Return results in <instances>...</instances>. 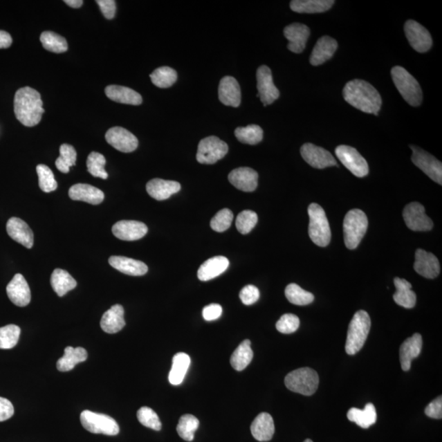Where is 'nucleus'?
<instances>
[{"label": "nucleus", "mask_w": 442, "mask_h": 442, "mask_svg": "<svg viewBox=\"0 0 442 442\" xmlns=\"http://www.w3.org/2000/svg\"><path fill=\"white\" fill-rule=\"evenodd\" d=\"M342 93L344 100L355 109L378 116L382 106V98L372 84L365 80H351L344 87Z\"/></svg>", "instance_id": "1"}, {"label": "nucleus", "mask_w": 442, "mask_h": 442, "mask_svg": "<svg viewBox=\"0 0 442 442\" xmlns=\"http://www.w3.org/2000/svg\"><path fill=\"white\" fill-rule=\"evenodd\" d=\"M15 113L17 119L24 126H37L44 113L40 93L30 87L19 89L15 93Z\"/></svg>", "instance_id": "2"}, {"label": "nucleus", "mask_w": 442, "mask_h": 442, "mask_svg": "<svg viewBox=\"0 0 442 442\" xmlns=\"http://www.w3.org/2000/svg\"><path fill=\"white\" fill-rule=\"evenodd\" d=\"M371 320L367 312L357 311L348 328L346 351L348 355H356L365 345L368 338Z\"/></svg>", "instance_id": "3"}, {"label": "nucleus", "mask_w": 442, "mask_h": 442, "mask_svg": "<svg viewBox=\"0 0 442 442\" xmlns=\"http://www.w3.org/2000/svg\"><path fill=\"white\" fill-rule=\"evenodd\" d=\"M391 74L393 82L404 100L413 107L421 105L423 92L417 80L399 66H394Z\"/></svg>", "instance_id": "4"}, {"label": "nucleus", "mask_w": 442, "mask_h": 442, "mask_svg": "<svg viewBox=\"0 0 442 442\" xmlns=\"http://www.w3.org/2000/svg\"><path fill=\"white\" fill-rule=\"evenodd\" d=\"M368 218L360 209L348 212L343 221L344 241L348 249L358 247L368 229Z\"/></svg>", "instance_id": "5"}, {"label": "nucleus", "mask_w": 442, "mask_h": 442, "mask_svg": "<svg viewBox=\"0 0 442 442\" xmlns=\"http://www.w3.org/2000/svg\"><path fill=\"white\" fill-rule=\"evenodd\" d=\"M310 217V238L319 247H327L331 240V230L324 210L317 203H311L308 208Z\"/></svg>", "instance_id": "6"}, {"label": "nucleus", "mask_w": 442, "mask_h": 442, "mask_svg": "<svg viewBox=\"0 0 442 442\" xmlns=\"http://www.w3.org/2000/svg\"><path fill=\"white\" fill-rule=\"evenodd\" d=\"M288 389L299 394L311 396L318 389L320 378L314 369L301 368L289 373L285 378Z\"/></svg>", "instance_id": "7"}, {"label": "nucleus", "mask_w": 442, "mask_h": 442, "mask_svg": "<svg viewBox=\"0 0 442 442\" xmlns=\"http://www.w3.org/2000/svg\"><path fill=\"white\" fill-rule=\"evenodd\" d=\"M80 423L84 430L95 434L116 436L120 432L118 423L114 418L107 414L92 412L91 410H84L80 414Z\"/></svg>", "instance_id": "8"}, {"label": "nucleus", "mask_w": 442, "mask_h": 442, "mask_svg": "<svg viewBox=\"0 0 442 442\" xmlns=\"http://www.w3.org/2000/svg\"><path fill=\"white\" fill-rule=\"evenodd\" d=\"M229 151L225 142L216 136H209L201 140L199 145L196 160L201 164H215Z\"/></svg>", "instance_id": "9"}, {"label": "nucleus", "mask_w": 442, "mask_h": 442, "mask_svg": "<svg viewBox=\"0 0 442 442\" xmlns=\"http://www.w3.org/2000/svg\"><path fill=\"white\" fill-rule=\"evenodd\" d=\"M335 154L344 166L354 176L362 178L368 175L369 165L354 147L340 145L335 150Z\"/></svg>", "instance_id": "10"}, {"label": "nucleus", "mask_w": 442, "mask_h": 442, "mask_svg": "<svg viewBox=\"0 0 442 442\" xmlns=\"http://www.w3.org/2000/svg\"><path fill=\"white\" fill-rule=\"evenodd\" d=\"M413 151L412 162L433 181L442 185V164L440 160L421 147L410 146Z\"/></svg>", "instance_id": "11"}, {"label": "nucleus", "mask_w": 442, "mask_h": 442, "mask_svg": "<svg viewBox=\"0 0 442 442\" xmlns=\"http://www.w3.org/2000/svg\"><path fill=\"white\" fill-rule=\"evenodd\" d=\"M257 97L261 98L263 105L273 104L278 100L280 93L275 86L271 70L267 66H261L257 71Z\"/></svg>", "instance_id": "12"}, {"label": "nucleus", "mask_w": 442, "mask_h": 442, "mask_svg": "<svg viewBox=\"0 0 442 442\" xmlns=\"http://www.w3.org/2000/svg\"><path fill=\"white\" fill-rule=\"evenodd\" d=\"M405 33L410 46L415 51L425 53L432 46V39L430 31L417 21L409 20L405 24Z\"/></svg>", "instance_id": "13"}, {"label": "nucleus", "mask_w": 442, "mask_h": 442, "mask_svg": "<svg viewBox=\"0 0 442 442\" xmlns=\"http://www.w3.org/2000/svg\"><path fill=\"white\" fill-rule=\"evenodd\" d=\"M405 225L413 231H430L432 229L433 222L426 215L425 208L418 203L407 205L403 211Z\"/></svg>", "instance_id": "14"}, {"label": "nucleus", "mask_w": 442, "mask_h": 442, "mask_svg": "<svg viewBox=\"0 0 442 442\" xmlns=\"http://www.w3.org/2000/svg\"><path fill=\"white\" fill-rule=\"evenodd\" d=\"M303 159L312 167L324 169L337 166L336 160L329 151L313 144H305L301 147Z\"/></svg>", "instance_id": "15"}, {"label": "nucleus", "mask_w": 442, "mask_h": 442, "mask_svg": "<svg viewBox=\"0 0 442 442\" xmlns=\"http://www.w3.org/2000/svg\"><path fill=\"white\" fill-rule=\"evenodd\" d=\"M105 138L111 146L122 153H132L138 146L136 136L122 127L111 128L107 131Z\"/></svg>", "instance_id": "16"}, {"label": "nucleus", "mask_w": 442, "mask_h": 442, "mask_svg": "<svg viewBox=\"0 0 442 442\" xmlns=\"http://www.w3.org/2000/svg\"><path fill=\"white\" fill-rule=\"evenodd\" d=\"M414 269L419 275L427 279L436 278L441 270L439 259L423 249H418L415 252Z\"/></svg>", "instance_id": "17"}, {"label": "nucleus", "mask_w": 442, "mask_h": 442, "mask_svg": "<svg viewBox=\"0 0 442 442\" xmlns=\"http://www.w3.org/2000/svg\"><path fill=\"white\" fill-rule=\"evenodd\" d=\"M8 298L13 304L24 307L29 304L31 300L30 289L24 276L17 274L13 277L6 288Z\"/></svg>", "instance_id": "18"}, {"label": "nucleus", "mask_w": 442, "mask_h": 442, "mask_svg": "<svg viewBox=\"0 0 442 442\" xmlns=\"http://www.w3.org/2000/svg\"><path fill=\"white\" fill-rule=\"evenodd\" d=\"M284 37L288 40V48L295 53L304 51L306 42L310 37V28L302 24H293L286 26Z\"/></svg>", "instance_id": "19"}, {"label": "nucleus", "mask_w": 442, "mask_h": 442, "mask_svg": "<svg viewBox=\"0 0 442 442\" xmlns=\"http://www.w3.org/2000/svg\"><path fill=\"white\" fill-rule=\"evenodd\" d=\"M113 234L123 241H136L144 238L147 229L145 223L136 221H120L113 227Z\"/></svg>", "instance_id": "20"}, {"label": "nucleus", "mask_w": 442, "mask_h": 442, "mask_svg": "<svg viewBox=\"0 0 442 442\" xmlns=\"http://www.w3.org/2000/svg\"><path fill=\"white\" fill-rule=\"evenodd\" d=\"M6 228L8 234L11 239L24 246L26 248H33L34 234L24 221L19 218L12 217L8 220Z\"/></svg>", "instance_id": "21"}, {"label": "nucleus", "mask_w": 442, "mask_h": 442, "mask_svg": "<svg viewBox=\"0 0 442 442\" xmlns=\"http://www.w3.org/2000/svg\"><path fill=\"white\" fill-rule=\"evenodd\" d=\"M229 181L237 189L253 192L258 185V173L249 167H239L230 173Z\"/></svg>", "instance_id": "22"}, {"label": "nucleus", "mask_w": 442, "mask_h": 442, "mask_svg": "<svg viewBox=\"0 0 442 442\" xmlns=\"http://www.w3.org/2000/svg\"><path fill=\"white\" fill-rule=\"evenodd\" d=\"M423 347L422 336L415 333L401 344L400 347V360L401 368L407 372L412 368V360L421 355Z\"/></svg>", "instance_id": "23"}, {"label": "nucleus", "mask_w": 442, "mask_h": 442, "mask_svg": "<svg viewBox=\"0 0 442 442\" xmlns=\"http://www.w3.org/2000/svg\"><path fill=\"white\" fill-rule=\"evenodd\" d=\"M241 98V89L237 80L232 77L221 79L219 86V100L222 104L238 108Z\"/></svg>", "instance_id": "24"}, {"label": "nucleus", "mask_w": 442, "mask_h": 442, "mask_svg": "<svg viewBox=\"0 0 442 442\" xmlns=\"http://www.w3.org/2000/svg\"><path fill=\"white\" fill-rule=\"evenodd\" d=\"M181 189L180 183L172 181H164L162 178H154L147 183L146 190L151 198L158 200H167L176 194Z\"/></svg>", "instance_id": "25"}, {"label": "nucleus", "mask_w": 442, "mask_h": 442, "mask_svg": "<svg viewBox=\"0 0 442 442\" xmlns=\"http://www.w3.org/2000/svg\"><path fill=\"white\" fill-rule=\"evenodd\" d=\"M338 46L337 40L328 37V35L319 39L311 55V65L319 66L331 59L336 52Z\"/></svg>", "instance_id": "26"}, {"label": "nucleus", "mask_w": 442, "mask_h": 442, "mask_svg": "<svg viewBox=\"0 0 442 442\" xmlns=\"http://www.w3.org/2000/svg\"><path fill=\"white\" fill-rule=\"evenodd\" d=\"M68 194L71 199L82 201L92 205H98L104 200V192L96 187L86 184H77L71 187Z\"/></svg>", "instance_id": "27"}, {"label": "nucleus", "mask_w": 442, "mask_h": 442, "mask_svg": "<svg viewBox=\"0 0 442 442\" xmlns=\"http://www.w3.org/2000/svg\"><path fill=\"white\" fill-rule=\"evenodd\" d=\"M109 262L114 269L131 276L145 275L149 270L145 263L131 258L113 256L109 258Z\"/></svg>", "instance_id": "28"}, {"label": "nucleus", "mask_w": 442, "mask_h": 442, "mask_svg": "<svg viewBox=\"0 0 442 442\" xmlns=\"http://www.w3.org/2000/svg\"><path fill=\"white\" fill-rule=\"evenodd\" d=\"M124 308L120 305H115L107 311L102 315L100 326L107 333L113 334L120 331L126 325L124 319Z\"/></svg>", "instance_id": "29"}, {"label": "nucleus", "mask_w": 442, "mask_h": 442, "mask_svg": "<svg viewBox=\"0 0 442 442\" xmlns=\"http://www.w3.org/2000/svg\"><path fill=\"white\" fill-rule=\"evenodd\" d=\"M230 266V261L225 257L218 256L208 259L198 271V277L201 281H209L217 278L224 273Z\"/></svg>", "instance_id": "30"}, {"label": "nucleus", "mask_w": 442, "mask_h": 442, "mask_svg": "<svg viewBox=\"0 0 442 442\" xmlns=\"http://www.w3.org/2000/svg\"><path fill=\"white\" fill-rule=\"evenodd\" d=\"M252 434L259 441H269L275 434V423L271 415L261 413L254 419L251 425Z\"/></svg>", "instance_id": "31"}, {"label": "nucleus", "mask_w": 442, "mask_h": 442, "mask_svg": "<svg viewBox=\"0 0 442 442\" xmlns=\"http://www.w3.org/2000/svg\"><path fill=\"white\" fill-rule=\"evenodd\" d=\"M105 93L111 100L119 104L140 105L142 102L140 93L125 86H109L106 87Z\"/></svg>", "instance_id": "32"}, {"label": "nucleus", "mask_w": 442, "mask_h": 442, "mask_svg": "<svg viewBox=\"0 0 442 442\" xmlns=\"http://www.w3.org/2000/svg\"><path fill=\"white\" fill-rule=\"evenodd\" d=\"M394 284L396 291L393 299L397 305L412 309L416 304V294L412 291V285L407 280L395 278Z\"/></svg>", "instance_id": "33"}, {"label": "nucleus", "mask_w": 442, "mask_h": 442, "mask_svg": "<svg viewBox=\"0 0 442 442\" xmlns=\"http://www.w3.org/2000/svg\"><path fill=\"white\" fill-rule=\"evenodd\" d=\"M64 353V356L57 362V368L60 372L71 371L75 365L84 362L88 358L87 351L82 347H66Z\"/></svg>", "instance_id": "34"}, {"label": "nucleus", "mask_w": 442, "mask_h": 442, "mask_svg": "<svg viewBox=\"0 0 442 442\" xmlns=\"http://www.w3.org/2000/svg\"><path fill=\"white\" fill-rule=\"evenodd\" d=\"M334 3L333 0H293L290 8L298 13H320L329 10Z\"/></svg>", "instance_id": "35"}, {"label": "nucleus", "mask_w": 442, "mask_h": 442, "mask_svg": "<svg viewBox=\"0 0 442 442\" xmlns=\"http://www.w3.org/2000/svg\"><path fill=\"white\" fill-rule=\"evenodd\" d=\"M190 365L189 355L180 352L173 357L172 367L169 374V382L174 386L180 385L184 381Z\"/></svg>", "instance_id": "36"}, {"label": "nucleus", "mask_w": 442, "mask_h": 442, "mask_svg": "<svg viewBox=\"0 0 442 442\" xmlns=\"http://www.w3.org/2000/svg\"><path fill=\"white\" fill-rule=\"evenodd\" d=\"M51 286L59 297H64L71 290L77 287V281L68 271L62 269L53 270L50 279Z\"/></svg>", "instance_id": "37"}, {"label": "nucleus", "mask_w": 442, "mask_h": 442, "mask_svg": "<svg viewBox=\"0 0 442 442\" xmlns=\"http://www.w3.org/2000/svg\"><path fill=\"white\" fill-rule=\"evenodd\" d=\"M347 418L360 427L368 428L376 423V409L372 403L366 405L364 409L351 408L347 412Z\"/></svg>", "instance_id": "38"}, {"label": "nucleus", "mask_w": 442, "mask_h": 442, "mask_svg": "<svg viewBox=\"0 0 442 442\" xmlns=\"http://www.w3.org/2000/svg\"><path fill=\"white\" fill-rule=\"evenodd\" d=\"M252 358L251 342L245 340L234 351L230 358V364L237 371H242L251 363Z\"/></svg>", "instance_id": "39"}, {"label": "nucleus", "mask_w": 442, "mask_h": 442, "mask_svg": "<svg viewBox=\"0 0 442 442\" xmlns=\"http://www.w3.org/2000/svg\"><path fill=\"white\" fill-rule=\"evenodd\" d=\"M40 42L46 50L55 53L68 51V44L64 37L53 31H44L40 35Z\"/></svg>", "instance_id": "40"}, {"label": "nucleus", "mask_w": 442, "mask_h": 442, "mask_svg": "<svg viewBox=\"0 0 442 442\" xmlns=\"http://www.w3.org/2000/svg\"><path fill=\"white\" fill-rule=\"evenodd\" d=\"M285 296L289 302L297 306H306L315 300L314 295L302 289L296 284L287 286L285 289Z\"/></svg>", "instance_id": "41"}, {"label": "nucleus", "mask_w": 442, "mask_h": 442, "mask_svg": "<svg viewBox=\"0 0 442 442\" xmlns=\"http://www.w3.org/2000/svg\"><path fill=\"white\" fill-rule=\"evenodd\" d=\"M234 135L243 144L256 145L263 140V129L257 125H249L246 127H238Z\"/></svg>", "instance_id": "42"}, {"label": "nucleus", "mask_w": 442, "mask_h": 442, "mask_svg": "<svg viewBox=\"0 0 442 442\" xmlns=\"http://www.w3.org/2000/svg\"><path fill=\"white\" fill-rule=\"evenodd\" d=\"M150 78L154 86L160 89H166L172 86L176 82L177 73L169 66H162V68L156 69L150 75Z\"/></svg>", "instance_id": "43"}, {"label": "nucleus", "mask_w": 442, "mask_h": 442, "mask_svg": "<svg viewBox=\"0 0 442 442\" xmlns=\"http://www.w3.org/2000/svg\"><path fill=\"white\" fill-rule=\"evenodd\" d=\"M77 154L73 146L64 144L60 147V156L56 160V167L62 173L68 174L70 167L75 166Z\"/></svg>", "instance_id": "44"}, {"label": "nucleus", "mask_w": 442, "mask_h": 442, "mask_svg": "<svg viewBox=\"0 0 442 442\" xmlns=\"http://www.w3.org/2000/svg\"><path fill=\"white\" fill-rule=\"evenodd\" d=\"M199 427V421L194 415L185 414L180 418L176 428L178 436L187 441L194 439V433Z\"/></svg>", "instance_id": "45"}, {"label": "nucleus", "mask_w": 442, "mask_h": 442, "mask_svg": "<svg viewBox=\"0 0 442 442\" xmlns=\"http://www.w3.org/2000/svg\"><path fill=\"white\" fill-rule=\"evenodd\" d=\"M21 329L15 324L0 328V349H12L19 342Z\"/></svg>", "instance_id": "46"}, {"label": "nucleus", "mask_w": 442, "mask_h": 442, "mask_svg": "<svg viewBox=\"0 0 442 442\" xmlns=\"http://www.w3.org/2000/svg\"><path fill=\"white\" fill-rule=\"evenodd\" d=\"M106 158L104 155L92 151L87 158V169L93 177H98L102 180L109 178V174L105 171Z\"/></svg>", "instance_id": "47"}, {"label": "nucleus", "mask_w": 442, "mask_h": 442, "mask_svg": "<svg viewBox=\"0 0 442 442\" xmlns=\"http://www.w3.org/2000/svg\"><path fill=\"white\" fill-rule=\"evenodd\" d=\"M39 177V186L44 193H51L57 189V183L51 169L46 165L40 164L37 167Z\"/></svg>", "instance_id": "48"}, {"label": "nucleus", "mask_w": 442, "mask_h": 442, "mask_svg": "<svg viewBox=\"0 0 442 442\" xmlns=\"http://www.w3.org/2000/svg\"><path fill=\"white\" fill-rule=\"evenodd\" d=\"M258 217L256 212L246 210L239 214L236 219V227L239 233L248 234L256 226Z\"/></svg>", "instance_id": "49"}, {"label": "nucleus", "mask_w": 442, "mask_h": 442, "mask_svg": "<svg viewBox=\"0 0 442 442\" xmlns=\"http://www.w3.org/2000/svg\"><path fill=\"white\" fill-rule=\"evenodd\" d=\"M137 418L138 421L145 427H149L155 431L162 430V423H160L158 415L149 407H142L138 410Z\"/></svg>", "instance_id": "50"}, {"label": "nucleus", "mask_w": 442, "mask_h": 442, "mask_svg": "<svg viewBox=\"0 0 442 442\" xmlns=\"http://www.w3.org/2000/svg\"><path fill=\"white\" fill-rule=\"evenodd\" d=\"M233 212L230 209H222L219 212L211 221V227L214 231L218 233L225 232L230 227L232 221H233Z\"/></svg>", "instance_id": "51"}, {"label": "nucleus", "mask_w": 442, "mask_h": 442, "mask_svg": "<svg viewBox=\"0 0 442 442\" xmlns=\"http://www.w3.org/2000/svg\"><path fill=\"white\" fill-rule=\"evenodd\" d=\"M300 326V320L293 314H285L276 324V329L279 332L289 334L296 332Z\"/></svg>", "instance_id": "52"}, {"label": "nucleus", "mask_w": 442, "mask_h": 442, "mask_svg": "<svg viewBox=\"0 0 442 442\" xmlns=\"http://www.w3.org/2000/svg\"><path fill=\"white\" fill-rule=\"evenodd\" d=\"M239 297L244 305L251 306L260 298V291L255 286L247 285L241 290Z\"/></svg>", "instance_id": "53"}, {"label": "nucleus", "mask_w": 442, "mask_h": 442, "mask_svg": "<svg viewBox=\"0 0 442 442\" xmlns=\"http://www.w3.org/2000/svg\"><path fill=\"white\" fill-rule=\"evenodd\" d=\"M96 3L100 6L105 19L109 20L114 19L116 11H117V4L114 0H97Z\"/></svg>", "instance_id": "54"}, {"label": "nucleus", "mask_w": 442, "mask_h": 442, "mask_svg": "<svg viewBox=\"0 0 442 442\" xmlns=\"http://www.w3.org/2000/svg\"><path fill=\"white\" fill-rule=\"evenodd\" d=\"M425 414L427 417L436 419L442 418V397L440 396L432 401L425 409Z\"/></svg>", "instance_id": "55"}, {"label": "nucleus", "mask_w": 442, "mask_h": 442, "mask_svg": "<svg viewBox=\"0 0 442 442\" xmlns=\"http://www.w3.org/2000/svg\"><path fill=\"white\" fill-rule=\"evenodd\" d=\"M15 414V408L11 401L0 397V422L6 421Z\"/></svg>", "instance_id": "56"}, {"label": "nucleus", "mask_w": 442, "mask_h": 442, "mask_svg": "<svg viewBox=\"0 0 442 442\" xmlns=\"http://www.w3.org/2000/svg\"><path fill=\"white\" fill-rule=\"evenodd\" d=\"M222 315V307L219 304H211L204 307L203 316L205 320H216Z\"/></svg>", "instance_id": "57"}, {"label": "nucleus", "mask_w": 442, "mask_h": 442, "mask_svg": "<svg viewBox=\"0 0 442 442\" xmlns=\"http://www.w3.org/2000/svg\"><path fill=\"white\" fill-rule=\"evenodd\" d=\"M12 39L10 33L0 30V49L8 48L12 46Z\"/></svg>", "instance_id": "58"}, {"label": "nucleus", "mask_w": 442, "mask_h": 442, "mask_svg": "<svg viewBox=\"0 0 442 442\" xmlns=\"http://www.w3.org/2000/svg\"><path fill=\"white\" fill-rule=\"evenodd\" d=\"M64 3L73 8H79L83 6V0H64Z\"/></svg>", "instance_id": "59"}, {"label": "nucleus", "mask_w": 442, "mask_h": 442, "mask_svg": "<svg viewBox=\"0 0 442 442\" xmlns=\"http://www.w3.org/2000/svg\"><path fill=\"white\" fill-rule=\"evenodd\" d=\"M304 442H313L311 439H306Z\"/></svg>", "instance_id": "60"}]
</instances>
